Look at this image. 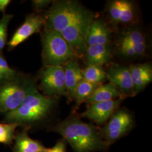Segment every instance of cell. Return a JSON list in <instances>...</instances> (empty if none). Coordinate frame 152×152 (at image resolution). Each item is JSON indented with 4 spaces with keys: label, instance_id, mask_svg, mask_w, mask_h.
Here are the masks:
<instances>
[{
    "label": "cell",
    "instance_id": "9",
    "mask_svg": "<svg viewBox=\"0 0 152 152\" xmlns=\"http://www.w3.org/2000/svg\"><path fill=\"white\" fill-rule=\"evenodd\" d=\"M124 98L98 102L90 104V107L83 113L82 117L91 120L98 125L107 122L114 112L118 109Z\"/></svg>",
    "mask_w": 152,
    "mask_h": 152
},
{
    "label": "cell",
    "instance_id": "25",
    "mask_svg": "<svg viewBox=\"0 0 152 152\" xmlns=\"http://www.w3.org/2000/svg\"><path fill=\"white\" fill-rule=\"evenodd\" d=\"M121 6L122 0L113 1L110 3L109 6V15L111 22L114 26L119 24Z\"/></svg>",
    "mask_w": 152,
    "mask_h": 152
},
{
    "label": "cell",
    "instance_id": "7",
    "mask_svg": "<svg viewBox=\"0 0 152 152\" xmlns=\"http://www.w3.org/2000/svg\"><path fill=\"white\" fill-rule=\"evenodd\" d=\"M39 87L45 96L55 97L63 95L69 98L62 65L45 66L39 72Z\"/></svg>",
    "mask_w": 152,
    "mask_h": 152
},
{
    "label": "cell",
    "instance_id": "12",
    "mask_svg": "<svg viewBox=\"0 0 152 152\" xmlns=\"http://www.w3.org/2000/svg\"><path fill=\"white\" fill-rule=\"evenodd\" d=\"M133 96L142 91L152 80V68L149 64H137L130 66Z\"/></svg>",
    "mask_w": 152,
    "mask_h": 152
},
{
    "label": "cell",
    "instance_id": "20",
    "mask_svg": "<svg viewBox=\"0 0 152 152\" xmlns=\"http://www.w3.org/2000/svg\"><path fill=\"white\" fill-rule=\"evenodd\" d=\"M100 85L99 84L88 82L84 80H82L76 87L75 94L76 107H79L82 103L85 102Z\"/></svg>",
    "mask_w": 152,
    "mask_h": 152
},
{
    "label": "cell",
    "instance_id": "29",
    "mask_svg": "<svg viewBox=\"0 0 152 152\" xmlns=\"http://www.w3.org/2000/svg\"><path fill=\"white\" fill-rule=\"evenodd\" d=\"M10 2V0H0V11L5 12L6 9Z\"/></svg>",
    "mask_w": 152,
    "mask_h": 152
},
{
    "label": "cell",
    "instance_id": "19",
    "mask_svg": "<svg viewBox=\"0 0 152 152\" xmlns=\"http://www.w3.org/2000/svg\"><path fill=\"white\" fill-rule=\"evenodd\" d=\"M82 77L86 81L99 85L107 79L106 72L99 65H87L82 71Z\"/></svg>",
    "mask_w": 152,
    "mask_h": 152
},
{
    "label": "cell",
    "instance_id": "1",
    "mask_svg": "<svg viewBox=\"0 0 152 152\" xmlns=\"http://www.w3.org/2000/svg\"><path fill=\"white\" fill-rule=\"evenodd\" d=\"M69 144L75 152H94L103 151L108 145L94 125L71 117L53 129Z\"/></svg>",
    "mask_w": 152,
    "mask_h": 152
},
{
    "label": "cell",
    "instance_id": "16",
    "mask_svg": "<svg viewBox=\"0 0 152 152\" xmlns=\"http://www.w3.org/2000/svg\"><path fill=\"white\" fill-rule=\"evenodd\" d=\"M126 97L120 90L112 83L100 85L92 95L85 101L88 104L106 102Z\"/></svg>",
    "mask_w": 152,
    "mask_h": 152
},
{
    "label": "cell",
    "instance_id": "6",
    "mask_svg": "<svg viewBox=\"0 0 152 152\" xmlns=\"http://www.w3.org/2000/svg\"><path fill=\"white\" fill-rule=\"evenodd\" d=\"M134 125L132 115L124 109H117L111 115L107 124L100 130L104 141L109 145L125 136Z\"/></svg>",
    "mask_w": 152,
    "mask_h": 152
},
{
    "label": "cell",
    "instance_id": "26",
    "mask_svg": "<svg viewBox=\"0 0 152 152\" xmlns=\"http://www.w3.org/2000/svg\"><path fill=\"white\" fill-rule=\"evenodd\" d=\"M117 50L121 55L127 58L137 57L136 51L130 45L119 39L117 44Z\"/></svg>",
    "mask_w": 152,
    "mask_h": 152
},
{
    "label": "cell",
    "instance_id": "28",
    "mask_svg": "<svg viewBox=\"0 0 152 152\" xmlns=\"http://www.w3.org/2000/svg\"><path fill=\"white\" fill-rule=\"evenodd\" d=\"M51 3L50 0H34L32 1V5L33 8L39 11L48 6Z\"/></svg>",
    "mask_w": 152,
    "mask_h": 152
},
{
    "label": "cell",
    "instance_id": "14",
    "mask_svg": "<svg viewBox=\"0 0 152 152\" xmlns=\"http://www.w3.org/2000/svg\"><path fill=\"white\" fill-rule=\"evenodd\" d=\"M63 68L65 75V86L69 98L75 100L76 87L83 80L82 70L75 58L66 62Z\"/></svg>",
    "mask_w": 152,
    "mask_h": 152
},
{
    "label": "cell",
    "instance_id": "15",
    "mask_svg": "<svg viewBox=\"0 0 152 152\" xmlns=\"http://www.w3.org/2000/svg\"><path fill=\"white\" fill-rule=\"evenodd\" d=\"M87 65L102 66L108 63L112 58L109 45H97L87 46L84 53Z\"/></svg>",
    "mask_w": 152,
    "mask_h": 152
},
{
    "label": "cell",
    "instance_id": "21",
    "mask_svg": "<svg viewBox=\"0 0 152 152\" xmlns=\"http://www.w3.org/2000/svg\"><path fill=\"white\" fill-rule=\"evenodd\" d=\"M19 124L16 123H0V144H10L14 136V132Z\"/></svg>",
    "mask_w": 152,
    "mask_h": 152
},
{
    "label": "cell",
    "instance_id": "11",
    "mask_svg": "<svg viewBox=\"0 0 152 152\" xmlns=\"http://www.w3.org/2000/svg\"><path fill=\"white\" fill-rule=\"evenodd\" d=\"M106 73L110 83L117 87L125 96H133L130 67L114 64L109 68Z\"/></svg>",
    "mask_w": 152,
    "mask_h": 152
},
{
    "label": "cell",
    "instance_id": "3",
    "mask_svg": "<svg viewBox=\"0 0 152 152\" xmlns=\"http://www.w3.org/2000/svg\"><path fill=\"white\" fill-rule=\"evenodd\" d=\"M90 12L75 1H63L55 2L44 18L45 29L60 33L72 23Z\"/></svg>",
    "mask_w": 152,
    "mask_h": 152
},
{
    "label": "cell",
    "instance_id": "13",
    "mask_svg": "<svg viewBox=\"0 0 152 152\" xmlns=\"http://www.w3.org/2000/svg\"><path fill=\"white\" fill-rule=\"evenodd\" d=\"M111 40V31L101 20H94L87 33V46L97 45H109Z\"/></svg>",
    "mask_w": 152,
    "mask_h": 152
},
{
    "label": "cell",
    "instance_id": "17",
    "mask_svg": "<svg viewBox=\"0 0 152 152\" xmlns=\"http://www.w3.org/2000/svg\"><path fill=\"white\" fill-rule=\"evenodd\" d=\"M120 39L131 46L136 51L137 56L145 54L147 49L145 37L139 29L128 28L122 33Z\"/></svg>",
    "mask_w": 152,
    "mask_h": 152
},
{
    "label": "cell",
    "instance_id": "2",
    "mask_svg": "<svg viewBox=\"0 0 152 152\" xmlns=\"http://www.w3.org/2000/svg\"><path fill=\"white\" fill-rule=\"evenodd\" d=\"M56 102L54 97L44 95L36 89L28 95L18 108L6 113V121L19 125L37 122L49 114Z\"/></svg>",
    "mask_w": 152,
    "mask_h": 152
},
{
    "label": "cell",
    "instance_id": "27",
    "mask_svg": "<svg viewBox=\"0 0 152 152\" xmlns=\"http://www.w3.org/2000/svg\"><path fill=\"white\" fill-rule=\"evenodd\" d=\"M41 152H66V143L65 140H60L51 148H45Z\"/></svg>",
    "mask_w": 152,
    "mask_h": 152
},
{
    "label": "cell",
    "instance_id": "5",
    "mask_svg": "<svg viewBox=\"0 0 152 152\" xmlns=\"http://www.w3.org/2000/svg\"><path fill=\"white\" fill-rule=\"evenodd\" d=\"M42 42L45 66L62 65L76 56L61 34L55 31L45 29Z\"/></svg>",
    "mask_w": 152,
    "mask_h": 152
},
{
    "label": "cell",
    "instance_id": "10",
    "mask_svg": "<svg viewBox=\"0 0 152 152\" xmlns=\"http://www.w3.org/2000/svg\"><path fill=\"white\" fill-rule=\"evenodd\" d=\"M45 25V19L42 16L31 14L28 15L25 22L14 34L8 43L9 49H12L22 44L34 33H38Z\"/></svg>",
    "mask_w": 152,
    "mask_h": 152
},
{
    "label": "cell",
    "instance_id": "8",
    "mask_svg": "<svg viewBox=\"0 0 152 152\" xmlns=\"http://www.w3.org/2000/svg\"><path fill=\"white\" fill-rule=\"evenodd\" d=\"M94 20L92 12L72 23L60 33L76 56L84 54L87 48L86 38L89 27Z\"/></svg>",
    "mask_w": 152,
    "mask_h": 152
},
{
    "label": "cell",
    "instance_id": "18",
    "mask_svg": "<svg viewBox=\"0 0 152 152\" xmlns=\"http://www.w3.org/2000/svg\"><path fill=\"white\" fill-rule=\"evenodd\" d=\"M27 127L16 137L14 152H41L46 148L39 141L33 140L28 135Z\"/></svg>",
    "mask_w": 152,
    "mask_h": 152
},
{
    "label": "cell",
    "instance_id": "4",
    "mask_svg": "<svg viewBox=\"0 0 152 152\" xmlns=\"http://www.w3.org/2000/svg\"><path fill=\"white\" fill-rule=\"evenodd\" d=\"M0 112L8 113L18 108L28 94L37 89L34 82L19 75L10 81L1 82Z\"/></svg>",
    "mask_w": 152,
    "mask_h": 152
},
{
    "label": "cell",
    "instance_id": "23",
    "mask_svg": "<svg viewBox=\"0 0 152 152\" xmlns=\"http://www.w3.org/2000/svg\"><path fill=\"white\" fill-rule=\"evenodd\" d=\"M18 76L16 71L10 67L3 55L0 53V82L13 80Z\"/></svg>",
    "mask_w": 152,
    "mask_h": 152
},
{
    "label": "cell",
    "instance_id": "22",
    "mask_svg": "<svg viewBox=\"0 0 152 152\" xmlns=\"http://www.w3.org/2000/svg\"><path fill=\"white\" fill-rule=\"evenodd\" d=\"M134 8L132 3L129 1L122 0V6L119 23L127 24L134 19Z\"/></svg>",
    "mask_w": 152,
    "mask_h": 152
},
{
    "label": "cell",
    "instance_id": "24",
    "mask_svg": "<svg viewBox=\"0 0 152 152\" xmlns=\"http://www.w3.org/2000/svg\"><path fill=\"white\" fill-rule=\"evenodd\" d=\"M13 16L4 14L0 20V53L5 46L7 41V32L9 24Z\"/></svg>",
    "mask_w": 152,
    "mask_h": 152
}]
</instances>
